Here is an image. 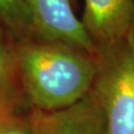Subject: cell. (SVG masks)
Wrapping results in <instances>:
<instances>
[{
	"mask_svg": "<svg viewBox=\"0 0 134 134\" xmlns=\"http://www.w3.org/2000/svg\"><path fill=\"white\" fill-rule=\"evenodd\" d=\"M17 82L33 110L65 109L91 91L96 55L61 42L27 38L14 42Z\"/></svg>",
	"mask_w": 134,
	"mask_h": 134,
	"instance_id": "cell-1",
	"label": "cell"
},
{
	"mask_svg": "<svg viewBox=\"0 0 134 134\" xmlns=\"http://www.w3.org/2000/svg\"><path fill=\"white\" fill-rule=\"evenodd\" d=\"M91 93L103 113L106 134H134V49L127 38L96 47Z\"/></svg>",
	"mask_w": 134,
	"mask_h": 134,
	"instance_id": "cell-2",
	"label": "cell"
},
{
	"mask_svg": "<svg viewBox=\"0 0 134 134\" xmlns=\"http://www.w3.org/2000/svg\"><path fill=\"white\" fill-rule=\"evenodd\" d=\"M35 38L61 42L96 55V47L74 13L71 0H24Z\"/></svg>",
	"mask_w": 134,
	"mask_h": 134,
	"instance_id": "cell-3",
	"label": "cell"
},
{
	"mask_svg": "<svg viewBox=\"0 0 134 134\" xmlns=\"http://www.w3.org/2000/svg\"><path fill=\"white\" fill-rule=\"evenodd\" d=\"M30 120L36 134H106L103 113L91 91L65 109L33 110Z\"/></svg>",
	"mask_w": 134,
	"mask_h": 134,
	"instance_id": "cell-4",
	"label": "cell"
},
{
	"mask_svg": "<svg viewBox=\"0 0 134 134\" xmlns=\"http://www.w3.org/2000/svg\"><path fill=\"white\" fill-rule=\"evenodd\" d=\"M81 22L96 47L126 39L134 27V0H86Z\"/></svg>",
	"mask_w": 134,
	"mask_h": 134,
	"instance_id": "cell-5",
	"label": "cell"
},
{
	"mask_svg": "<svg viewBox=\"0 0 134 134\" xmlns=\"http://www.w3.org/2000/svg\"><path fill=\"white\" fill-rule=\"evenodd\" d=\"M0 27L14 42L35 38L32 19L24 0H0Z\"/></svg>",
	"mask_w": 134,
	"mask_h": 134,
	"instance_id": "cell-6",
	"label": "cell"
},
{
	"mask_svg": "<svg viewBox=\"0 0 134 134\" xmlns=\"http://www.w3.org/2000/svg\"><path fill=\"white\" fill-rule=\"evenodd\" d=\"M14 41L0 27V100L16 93Z\"/></svg>",
	"mask_w": 134,
	"mask_h": 134,
	"instance_id": "cell-7",
	"label": "cell"
},
{
	"mask_svg": "<svg viewBox=\"0 0 134 134\" xmlns=\"http://www.w3.org/2000/svg\"><path fill=\"white\" fill-rule=\"evenodd\" d=\"M16 94L0 100V134H34L30 117L24 119L15 113Z\"/></svg>",
	"mask_w": 134,
	"mask_h": 134,
	"instance_id": "cell-8",
	"label": "cell"
},
{
	"mask_svg": "<svg viewBox=\"0 0 134 134\" xmlns=\"http://www.w3.org/2000/svg\"><path fill=\"white\" fill-rule=\"evenodd\" d=\"M127 39H128V41L130 42V44L132 45V47H133V49H134V27L132 28V30L130 31V33L128 34Z\"/></svg>",
	"mask_w": 134,
	"mask_h": 134,
	"instance_id": "cell-9",
	"label": "cell"
},
{
	"mask_svg": "<svg viewBox=\"0 0 134 134\" xmlns=\"http://www.w3.org/2000/svg\"><path fill=\"white\" fill-rule=\"evenodd\" d=\"M71 2H72V6L75 7V6H76V0H71Z\"/></svg>",
	"mask_w": 134,
	"mask_h": 134,
	"instance_id": "cell-10",
	"label": "cell"
},
{
	"mask_svg": "<svg viewBox=\"0 0 134 134\" xmlns=\"http://www.w3.org/2000/svg\"><path fill=\"white\" fill-rule=\"evenodd\" d=\"M33 132H34V130H33ZM34 134H36V133H35V132H34Z\"/></svg>",
	"mask_w": 134,
	"mask_h": 134,
	"instance_id": "cell-11",
	"label": "cell"
}]
</instances>
